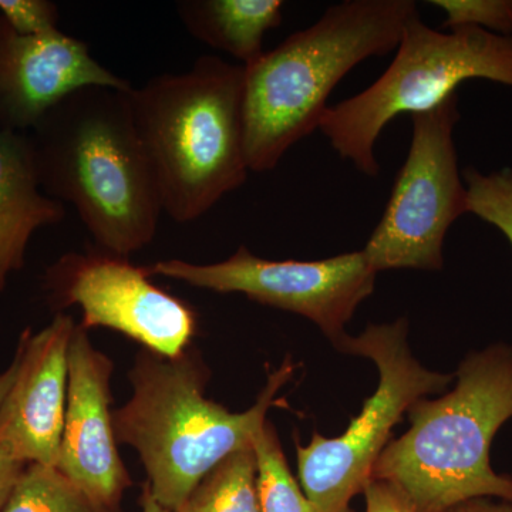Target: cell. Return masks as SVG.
Instances as JSON below:
<instances>
[{
    "label": "cell",
    "instance_id": "obj_17",
    "mask_svg": "<svg viewBox=\"0 0 512 512\" xmlns=\"http://www.w3.org/2000/svg\"><path fill=\"white\" fill-rule=\"evenodd\" d=\"M256 457V493L261 512H318L291 468L274 424L266 420L252 439Z\"/></svg>",
    "mask_w": 512,
    "mask_h": 512
},
{
    "label": "cell",
    "instance_id": "obj_2",
    "mask_svg": "<svg viewBox=\"0 0 512 512\" xmlns=\"http://www.w3.org/2000/svg\"><path fill=\"white\" fill-rule=\"evenodd\" d=\"M292 375L293 365L285 360L254 406L232 413L208 399L210 369L197 349L190 346L177 357L140 350L128 373L133 393L113 412L117 443L137 451L147 490L175 512L222 460L251 446L269 409L282 403L276 396Z\"/></svg>",
    "mask_w": 512,
    "mask_h": 512
},
{
    "label": "cell",
    "instance_id": "obj_5",
    "mask_svg": "<svg viewBox=\"0 0 512 512\" xmlns=\"http://www.w3.org/2000/svg\"><path fill=\"white\" fill-rule=\"evenodd\" d=\"M456 377L450 393L410 407V429L373 468L372 480L392 485L416 512H448L476 498L512 501V478L490 461L495 433L512 417V346L470 353Z\"/></svg>",
    "mask_w": 512,
    "mask_h": 512
},
{
    "label": "cell",
    "instance_id": "obj_12",
    "mask_svg": "<svg viewBox=\"0 0 512 512\" xmlns=\"http://www.w3.org/2000/svg\"><path fill=\"white\" fill-rule=\"evenodd\" d=\"M86 87L133 89L82 40L60 30L18 35L0 18V130L28 134L47 111Z\"/></svg>",
    "mask_w": 512,
    "mask_h": 512
},
{
    "label": "cell",
    "instance_id": "obj_19",
    "mask_svg": "<svg viewBox=\"0 0 512 512\" xmlns=\"http://www.w3.org/2000/svg\"><path fill=\"white\" fill-rule=\"evenodd\" d=\"M468 212L500 229L512 245V168L483 174L464 170Z\"/></svg>",
    "mask_w": 512,
    "mask_h": 512
},
{
    "label": "cell",
    "instance_id": "obj_1",
    "mask_svg": "<svg viewBox=\"0 0 512 512\" xmlns=\"http://www.w3.org/2000/svg\"><path fill=\"white\" fill-rule=\"evenodd\" d=\"M130 92L77 90L28 133L43 194L72 204L97 248L126 258L153 241L164 212Z\"/></svg>",
    "mask_w": 512,
    "mask_h": 512
},
{
    "label": "cell",
    "instance_id": "obj_7",
    "mask_svg": "<svg viewBox=\"0 0 512 512\" xmlns=\"http://www.w3.org/2000/svg\"><path fill=\"white\" fill-rule=\"evenodd\" d=\"M409 323L370 325L362 335H346L336 349L373 360L380 382L362 413L335 439L313 434L311 443H296L303 493L318 512H353V498L365 491L373 468L390 443L393 427L420 399L443 393L454 375L421 366L407 343Z\"/></svg>",
    "mask_w": 512,
    "mask_h": 512
},
{
    "label": "cell",
    "instance_id": "obj_24",
    "mask_svg": "<svg viewBox=\"0 0 512 512\" xmlns=\"http://www.w3.org/2000/svg\"><path fill=\"white\" fill-rule=\"evenodd\" d=\"M448 512H512V501L476 498L451 508Z\"/></svg>",
    "mask_w": 512,
    "mask_h": 512
},
{
    "label": "cell",
    "instance_id": "obj_21",
    "mask_svg": "<svg viewBox=\"0 0 512 512\" xmlns=\"http://www.w3.org/2000/svg\"><path fill=\"white\" fill-rule=\"evenodd\" d=\"M0 18L22 36H43L59 30V8L49 0H0Z\"/></svg>",
    "mask_w": 512,
    "mask_h": 512
},
{
    "label": "cell",
    "instance_id": "obj_23",
    "mask_svg": "<svg viewBox=\"0 0 512 512\" xmlns=\"http://www.w3.org/2000/svg\"><path fill=\"white\" fill-rule=\"evenodd\" d=\"M25 468L26 464L13 456L6 444L0 440V512L5 511L10 495Z\"/></svg>",
    "mask_w": 512,
    "mask_h": 512
},
{
    "label": "cell",
    "instance_id": "obj_10",
    "mask_svg": "<svg viewBox=\"0 0 512 512\" xmlns=\"http://www.w3.org/2000/svg\"><path fill=\"white\" fill-rule=\"evenodd\" d=\"M151 278L147 266L97 248L60 256L46 269L43 289L57 313L79 306L86 330H116L157 355L180 356L197 333V313Z\"/></svg>",
    "mask_w": 512,
    "mask_h": 512
},
{
    "label": "cell",
    "instance_id": "obj_16",
    "mask_svg": "<svg viewBox=\"0 0 512 512\" xmlns=\"http://www.w3.org/2000/svg\"><path fill=\"white\" fill-rule=\"evenodd\" d=\"M175 512H261L252 444L222 460Z\"/></svg>",
    "mask_w": 512,
    "mask_h": 512
},
{
    "label": "cell",
    "instance_id": "obj_9",
    "mask_svg": "<svg viewBox=\"0 0 512 512\" xmlns=\"http://www.w3.org/2000/svg\"><path fill=\"white\" fill-rule=\"evenodd\" d=\"M150 276L217 293H242L251 301L312 320L338 345L357 306L375 289L377 272L365 252L320 261H269L239 247L218 264L198 265L168 259L147 266Z\"/></svg>",
    "mask_w": 512,
    "mask_h": 512
},
{
    "label": "cell",
    "instance_id": "obj_11",
    "mask_svg": "<svg viewBox=\"0 0 512 512\" xmlns=\"http://www.w3.org/2000/svg\"><path fill=\"white\" fill-rule=\"evenodd\" d=\"M114 363L94 348L89 330L76 323L67 357V400L56 468L74 485L107 507H120L131 487L111 410Z\"/></svg>",
    "mask_w": 512,
    "mask_h": 512
},
{
    "label": "cell",
    "instance_id": "obj_20",
    "mask_svg": "<svg viewBox=\"0 0 512 512\" xmlns=\"http://www.w3.org/2000/svg\"><path fill=\"white\" fill-rule=\"evenodd\" d=\"M446 13L444 28H477L512 37V0H433Z\"/></svg>",
    "mask_w": 512,
    "mask_h": 512
},
{
    "label": "cell",
    "instance_id": "obj_13",
    "mask_svg": "<svg viewBox=\"0 0 512 512\" xmlns=\"http://www.w3.org/2000/svg\"><path fill=\"white\" fill-rule=\"evenodd\" d=\"M76 323L56 313L40 332L25 330L15 382L0 409V440L19 461L56 467L67 400V357Z\"/></svg>",
    "mask_w": 512,
    "mask_h": 512
},
{
    "label": "cell",
    "instance_id": "obj_15",
    "mask_svg": "<svg viewBox=\"0 0 512 512\" xmlns=\"http://www.w3.org/2000/svg\"><path fill=\"white\" fill-rule=\"evenodd\" d=\"M281 0H183L177 12L195 39L247 67L264 55L269 30L282 23Z\"/></svg>",
    "mask_w": 512,
    "mask_h": 512
},
{
    "label": "cell",
    "instance_id": "obj_6",
    "mask_svg": "<svg viewBox=\"0 0 512 512\" xmlns=\"http://www.w3.org/2000/svg\"><path fill=\"white\" fill-rule=\"evenodd\" d=\"M470 79L512 87V37L477 28L440 32L417 13L404 26L389 69L365 92L328 107L319 130L340 157L375 178L383 128L400 114L436 109Z\"/></svg>",
    "mask_w": 512,
    "mask_h": 512
},
{
    "label": "cell",
    "instance_id": "obj_25",
    "mask_svg": "<svg viewBox=\"0 0 512 512\" xmlns=\"http://www.w3.org/2000/svg\"><path fill=\"white\" fill-rule=\"evenodd\" d=\"M16 372H18V363H16V359L13 357L12 363L3 372H0V409H2L3 403H5L10 387L15 382Z\"/></svg>",
    "mask_w": 512,
    "mask_h": 512
},
{
    "label": "cell",
    "instance_id": "obj_26",
    "mask_svg": "<svg viewBox=\"0 0 512 512\" xmlns=\"http://www.w3.org/2000/svg\"><path fill=\"white\" fill-rule=\"evenodd\" d=\"M141 512H173L164 508L163 505L154 500L153 495L147 490L146 485L143 488V495H141Z\"/></svg>",
    "mask_w": 512,
    "mask_h": 512
},
{
    "label": "cell",
    "instance_id": "obj_8",
    "mask_svg": "<svg viewBox=\"0 0 512 512\" xmlns=\"http://www.w3.org/2000/svg\"><path fill=\"white\" fill-rule=\"evenodd\" d=\"M412 117L409 154L382 220L362 249L376 272L440 271L448 229L468 212L467 188L458 173L453 138L460 120L457 93L436 109Z\"/></svg>",
    "mask_w": 512,
    "mask_h": 512
},
{
    "label": "cell",
    "instance_id": "obj_22",
    "mask_svg": "<svg viewBox=\"0 0 512 512\" xmlns=\"http://www.w3.org/2000/svg\"><path fill=\"white\" fill-rule=\"evenodd\" d=\"M363 494L366 512H416L396 488L382 481L370 480Z\"/></svg>",
    "mask_w": 512,
    "mask_h": 512
},
{
    "label": "cell",
    "instance_id": "obj_4",
    "mask_svg": "<svg viewBox=\"0 0 512 512\" xmlns=\"http://www.w3.org/2000/svg\"><path fill=\"white\" fill-rule=\"evenodd\" d=\"M417 13L413 0H345L245 67L249 171L274 170L289 148L318 130L340 80L369 57L397 49Z\"/></svg>",
    "mask_w": 512,
    "mask_h": 512
},
{
    "label": "cell",
    "instance_id": "obj_3",
    "mask_svg": "<svg viewBox=\"0 0 512 512\" xmlns=\"http://www.w3.org/2000/svg\"><path fill=\"white\" fill-rule=\"evenodd\" d=\"M244 79V66L202 56L187 72L131 89L163 211L178 224L198 220L247 181Z\"/></svg>",
    "mask_w": 512,
    "mask_h": 512
},
{
    "label": "cell",
    "instance_id": "obj_18",
    "mask_svg": "<svg viewBox=\"0 0 512 512\" xmlns=\"http://www.w3.org/2000/svg\"><path fill=\"white\" fill-rule=\"evenodd\" d=\"M3 512H123L94 501L56 467L29 464Z\"/></svg>",
    "mask_w": 512,
    "mask_h": 512
},
{
    "label": "cell",
    "instance_id": "obj_14",
    "mask_svg": "<svg viewBox=\"0 0 512 512\" xmlns=\"http://www.w3.org/2000/svg\"><path fill=\"white\" fill-rule=\"evenodd\" d=\"M64 215L62 202L40 190L29 134L0 130V293L25 266L35 232Z\"/></svg>",
    "mask_w": 512,
    "mask_h": 512
}]
</instances>
